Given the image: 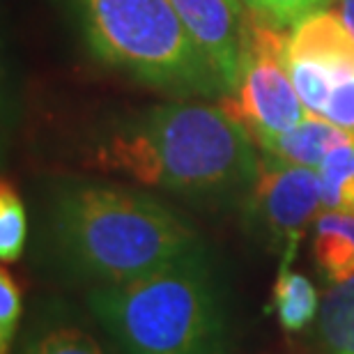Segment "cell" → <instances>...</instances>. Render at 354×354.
I'll use <instances>...</instances> for the list:
<instances>
[{
    "instance_id": "obj_1",
    "label": "cell",
    "mask_w": 354,
    "mask_h": 354,
    "mask_svg": "<svg viewBox=\"0 0 354 354\" xmlns=\"http://www.w3.org/2000/svg\"><path fill=\"white\" fill-rule=\"evenodd\" d=\"M95 161L207 209L246 205L260 175L246 127L225 109L194 102L120 118L97 140Z\"/></svg>"
},
{
    "instance_id": "obj_2",
    "label": "cell",
    "mask_w": 354,
    "mask_h": 354,
    "mask_svg": "<svg viewBox=\"0 0 354 354\" xmlns=\"http://www.w3.org/2000/svg\"><path fill=\"white\" fill-rule=\"evenodd\" d=\"M48 235L62 263L99 286L140 279L203 249L196 230L168 205L92 180L55 184Z\"/></svg>"
},
{
    "instance_id": "obj_3",
    "label": "cell",
    "mask_w": 354,
    "mask_h": 354,
    "mask_svg": "<svg viewBox=\"0 0 354 354\" xmlns=\"http://www.w3.org/2000/svg\"><path fill=\"white\" fill-rule=\"evenodd\" d=\"M88 304L124 354H232L228 310L205 246L140 279L97 286Z\"/></svg>"
},
{
    "instance_id": "obj_4",
    "label": "cell",
    "mask_w": 354,
    "mask_h": 354,
    "mask_svg": "<svg viewBox=\"0 0 354 354\" xmlns=\"http://www.w3.org/2000/svg\"><path fill=\"white\" fill-rule=\"evenodd\" d=\"M76 3L88 46L106 65L175 97L228 95L171 0Z\"/></svg>"
},
{
    "instance_id": "obj_5",
    "label": "cell",
    "mask_w": 354,
    "mask_h": 354,
    "mask_svg": "<svg viewBox=\"0 0 354 354\" xmlns=\"http://www.w3.org/2000/svg\"><path fill=\"white\" fill-rule=\"evenodd\" d=\"M246 131H288L310 113L301 104L288 72V35L267 21L244 12L239 83L235 95L223 97Z\"/></svg>"
},
{
    "instance_id": "obj_6",
    "label": "cell",
    "mask_w": 354,
    "mask_h": 354,
    "mask_svg": "<svg viewBox=\"0 0 354 354\" xmlns=\"http://www.w3.org/2000/svg\"><path fill=\"white\" fill-rule=\"evenodd\" d=\"M244 207L249 223L272 249L286 253L283 263L290 265L304 230L322 207L320 175L315 168L260 159L258 182Z\"/></svg>"
},
{
    "instance_id": "obj_7",
    "label": "cell",
    "mask_w": 354,
    "mask_h": 354,
    "mask_svg": "<svg viewBox=\"0 0 354 354\" xmlns=\"http://www.w3.org/2000/svg\"><path fill=\"white\" fill-rule=\"evenodd\" d=\"M171 3L191 39L221 76L228 95H235L239 83V55H242V3L239 0H171Z\"/></svg>"
},
{
    "instance_id": "obj_8",
    "label": "cell",
    "mask_w": 354,
    "mask_h": 354,
    "mask_svg": "<svg viewBox=\"0 0 354 354\" xmlns=\"http://www.w3.org/2000/svg\"><path fill=\"white\" fill-rule=\"evenodd\" d=\"M288 60H313L341 76L354 74V37L341 14L320 10L288 35Z\"/></svg>"
},
{
    "instance_id": "obj_9",
    "label": "cell",
    "mask_w": 354,
    "mask_h": 354,
    "mask_svg": "<svg viewBox=\"0 0 354 354\" xmlns=\"http://www.w3.org/2000/svg\"><path fill=\"white\" fill-rule=\"evenodd\" d=\"M251 138L267 157L292 166L320 168L331 150L352 143L354 136L320 115H308L288 131H251Z\"/></svg>"
},
{
    "instance_id": "obj_10",
    "label": "cell",
    "mask_w": 354,
    "mask_h": 354,
    "mask_svg": "<svg viewBox=\"0 0 354 354\" xmlns=\"http://www.w3.org/2000/svg\"><path fill=\"white\" fill-rule=\"evenodd\" d=\"M313 258L327 286L354 276V214L327 209L315 218Z\"/></svg>"
},
{
    "instance_id": "obj_11",
    "label": "cell",
    "mask_w": 354,
    "mask_h": 354,
    "mask_svg": "<svg viewBox=\"0 0 354 354\" xmlns=\"http://www.w3.org/2000/svg\"><path fill=\"white\" fill-rule=\"evenodd\" d=\"M317 341L324 354H354V276L324 292L317 313Z\"/></svg>"
},
{
    "instance_id": "obj_12",
    "label": "cell",
    "mask_w": 354,
    "mask_h": 354,
    "mask_svg": "<svg viewBox=\"0 0 354 354\" xmlns=\"http://www.w3.org/2000/svg\"><path fill=\"white\" fill-rule=\"evenodd\" d=\"M272 308L283 329L299 334L320 313V295L306 276L290 272L283 263L272 290Z\"/></svg>"
},
{
    "instance_id": "obj_13",
    "label": "cell",
    "mask_w": 354,
    "mask_h": 354,
    "mask_svg": "<svg viewBox=\"0 0 354 354\" xmlns=\"http://www.w3.org/2000/svg\"><path fill=\"white\" fill-rule=\"evenodd\" d=\"M17 354H109L95 336L65 320L37 322L21 341Z\"/></svg>"
},
{
    "instance_id": "obj_14",
    "label": "cell",
    "mask_w": 354,
    "mask_h": 354,
    "mask_svg": "<svg viewBox=\"0 0 354 354\" xmlns=\"http://www.w3.org/2000/svg\"><path fill=\"white\" fill-rule=\"evenodd\" d=\"M288 72L301 104L306 106V111L310 115L322 118L324 109L329 104L331 90L341 81V76L334 69L313 60H288Z\"/></svg>"
},
{
    "instance_id": "obj_15",
    "label": "cell",
    "mask_w": 354,
    "mask_h": 354,
    "mask_svg": "<svg viewBox=\"0 0 354 354\" xmlns=\"http://www.w3.org/2000/svg\"><path fill=\"white\" fill-rule=\"evenodd\" d=\"M26 244V207L10 182L0 187V260L17 263Z\"/></svg>"
},
{
    "instance_id": "obj_16",
    "label": "cell",
    "mask_w": 354,
    "mask_h": 354,
    "mask_svg": "<svg viewBox=\"0 0 354 354\" xmlns=\"http://www.w3.org/2000/svg\"><path fill=\"white\" fill-rule=\"evenodd\" d=\"M242 10L281 30L295 28L310 14L327 10L331 0H239Z\"/></svg>"
},
{
    "instance_id": "obj_17",
    "label": "cell",
    "mask_w": 354,
    "mask_h": 354,
    "mask_svg": "<svg viewBox=\"0 0 354 354\" xmlns=\"http://www.w3.org/2000/svg\"><path fill=\"white\" fill-rule=\"evenodd\" d=\"M317 175H320L322 207L334 212L341 189L354 177V140L331 150L322 166L317 168Z\"/></svg>"
},
{
    "instance_id": "obj_18",
    "label": "cell",
    "mask_w": 354,
    "mask_h": 354,
    "mask_svg": "<svg viewBox=\"0 0 354 354\" xmlns=\"http://www.w3.org/2000/svg\"><path fill=\"white\" fill-rule=\"evenodd\" d=\"M21 317V290L14 276L0 272V354H10Z\"/></svg>"
},
{
    "instance_id": "obj_19",
    "label": "cell",
    "mask_w": 354,
    "mask_h": 354,
    "mask_svg": "<svg viewBox=\"0 0 354 354\" xmlns=\"http://www.w3.org/2000/svg\"><path fill=\"white\" fill-rule=\"evenodd\" d=\"M334 212H348V214H354V177L341 189Z\"/></svg>"
},
{
    "instance_id": "obj_20",
    "label": "cell",
    "mask_w": 354,
    "mask_h": 354,
    "mask_svg": "<svg viewBox=\"0 0 354 354\" xmlns=\"http://www.w3.org/2000/svg\"><path fill=\"white\" fill-rule=\"evenodd\" d=\"M341 17L354 37V0H341Z\"/></svg>"
}]
</instances>
